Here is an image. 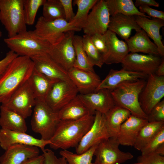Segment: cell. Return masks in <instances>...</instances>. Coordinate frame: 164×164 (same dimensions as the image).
Returning a JSON list of instances; mask_svg holds the SVG:
<instances>
[{"label":"cell","mask_w":164,"mask_h":164,"mask_svg":"<svg viewBox=\"0 0 164 164\" xmlns=\"http://www.w3.org/2000/svg\"><path fill=\"white\" fill-rule=\"evenodd\" d=\"M36 102L35 97L28 80L14 93L6 103L2 105L26 119L31 115Z\"/></svg>","instance_id":"8fae6325"},{"label":"cell","mask_w":164,"mask_h":164,"mask_svg":"<svg viewBox=\"0 0 164 164\" xmlns=\"http://www.w3.org/2000/svg\"><path fill=\"white\" fill-rule=\"evenodd\" d=\"M119 145L116 137H110L100 142L94 152V164H121L132 159L133 155L129 152L121 151Z\"/></svg>","instance_id":"ba28073f"},{"label":"cell","mask_w":164,"mask_h":164,"mask_svg":"<svg viewBox=\"0 0 164 164\" xmlns=\"http://www.w3.org/2000/svg\"><path fill=\"white\" fill-rule=\"evenodd\" d=\"M34 69L28 57L18 56L0 77V103H6L12 95L29 79Z\"/></svg>","instance_id":"7a4b0ae2"},{"label":"cell","mask_w":164,"mask_h":164,"mask_svg":"<svg viewBox=\"0 0 164 164\" xmlns=\"http://www.w3.org/2000/svg\"><path fill=\"white\" fill-rule=\"evenodd\" d=\"M43 6L42 16L45 19L52 20L65 19L63 8L59 0H46Z\"/></svg>","instance_id":"d590c367"},{"label":"cell","mask_w":164,"mask_h":164,"mask_svg":"<svg viewBox=\"0 0 164 164\" xmlns=\"http://www.w3.org/2000/svg\"><path fill=\"white\" fill-rule=\"evenodd\" d=\"M111 15L105 0H98L89 13L82 29L85 34H104L108 29Z\"/></svg>","instance_id":"4fadbf2b"},{"label":"cell","mask_w":164,"mask_h":164,"mask_svg":"<svg viewBox=\"0 0 164 164\" xmlns=\"http://www.w3.org/2000/svg\"><path fill=\"white\" fill-rule=\"evenodd\" d=\"M164 144V128L160 130L140 151L142 155L155 152V151Z\"/></svg>","instance_id":"f35d334b"},{"label":"cell","mask_w":164,"mask_h":164,"mask_svg":"<svg viewBox=\"0 0 164 164\" xmlns=\"http://www.w3.org/2000/svg\"><path fill=\"white\" fill-rule=\"evenodd\" d=\"M110 137L105 114L95 111L92 125L76 147V153H82Z\"/></svg>","instance_id":"30bf717a"},{"label":"cell","mask_w":164,"mask_h":164,"mask_svg":"<svg viewBox=\"0 0 164 164\" xmlns=\"http://www.w3.org/2000/svg\"><path fill=\"white\" fill-rule=\"evenodd\" d=\"M139 11L152 18L159 19L164 20V12L151 8L150 6H142L138 7Z\"/></svg>","instance_id":"f6af8a7d"},{"label":"cell","mask_w":164,"mask_h":164,"mask_svg":"<svg viewBox=\"0 0 164 164\" xmlns=\"http://www.w3.org/2000/svg\"><path fill=\"white\" fill-rule=\"evenodd\" d=\"M46 0H23V14L26 25H32L35 21L37 12Z\"/></svg>","instance_id":"74e56055"},{"label":"cell","mask_w":164,"mask_h":164,"mask_svg":"<svg viewBox=\"0 0 164 164\" xmlns=\"http://www.w3.org/2000/svg\"><path fill=\"white\" fill-rule=\"evenodd\" d=\"M160 155L164 156V144L162 145L155 151V152Z\"/></svg>","instance_id":"f907efd6"},{"label":"cell","mask_w":164,"mask_h":164,"mask_svg":"<svg viewBox=\"0 0 164 164\" xmlns=\"http://www.w3.org/2000/svg\"><path fill=\"white\" fill-rule=\"evenodd\" d=\"M149 122L164 121V100L156 104L147 115Z\"/></svg>","instance_id":"ab89813d"},{"label":"cell","mask_w":164,"mask_h":164,"mask_svg":"<svg viewBox=\"0 0 164 164\" xmlns=\"http://www.w3.org/2000/svg\"><path fill=\"white\" fill-rule=\"evenodd\" d=\"M91 38L94 46L103 56L108 50L105 34H95L91 36Z\"/></svg>","instance_id":"b9f144b4"},{"label":"cell","mask_w":164,"mask_h":164,"mask_svg":"<svg viewBox=\"0 0 164 164\" xmlns=\"http://www.w3.org/2000/svg\"><path fill=\"white\" fill-rule=\"evenodd\" d=\"M19 56L11 50L8 52L4 58L0 60V77L12 62Z\"/></svg>","instance_id":"bcb514c9"},{"label":"cell","mask_w":164,"mask_h":164,"mask_svg":"<svg viewBox=\"0 0 164 164\" xmlns=\"http://www.w3.org/2000/svg\"><path fill=\"white\" fill-rule=\"evenodd\" d=\"M44 157V164H67L65 159L63 157H57L51 149H44L42 150Z\"/></svg>","instance_id":"7bdbcfd3"},{"label":"cell","mask_w":164,"mask_h":164,"mask_svg":"<svg viewBox=\"0 0 164 164\" xmlns=\"http://www.w3.org/2000/svg\"><path fill=\"white\" fill-rule=\"evenodd\" d=\"M34 68L49 79L55 81H72L67 72L55 62L48 53L34 56L30 58Z\"/></svg>","instance_id":"e0dca14e"},{"label":"cell","mask_w":164,"mask_h":164,"mask_svg":"<svg viewBox=\"0 0 164 164\" xmlns=\"http://www.w3.org/2000/svg\"><path fill=\"white\" fill-rule=\"evenodd\" d=\"M141 164H164V157L155 152L142 155L138 158Z\"/></svg>","instance_id":"60d3db41"},{"label":"cell","mask_w":164,"mask_h":164,"mask_svg":"<svg viewBox=\"0 0 164 164\" xmlns=\"http://www.w3.org/2000/svg\"><path fill=\"white\" fill-rule=\"evenodd\" d=\"M141 164V163H138V162L137 163H134V164Z\"/></svg>","instance_id":"f5cc1de1"},{"label":"cell","mask_w":164,"mask_h":164,"mask_svg":"<svg viewBox=\"0 0 164 164\" xmlns=\"http://www.w3.org/2000/svg\"><path fill=\"white\" fill-rule=\"evenodd\" d=\"M44 157L43 155L29 159L21 164H44Z\"/></svg>","instance_id":"c3c4849f"},{"label":"cell","mask_w":164,"mask_h":164,"mask_svg":"<svg viewBox=\"0 0 164 164\" xmlns=\"http://www.w3.org/2000/svg\"><path fill=\"white\" fill-rule=\"evenodd\" d=\"M163 128L164 121L148 122L141 129L133 146L140 151Z\"/></svg>","instance_id":"1f68e13d"},{"label":"cell","mask_w":164,"mask_h":164,"mask_svg":"<svg viewBox=\"0 0 164 164\" xmlns=\"http://www.w3.org/2000/svg\"><path fill=\"white\" fill-rule=\"evenodd\" d=\"M98 0H74L73 4L77 6V9L73 20L70 23L81 31L85 24L90 10Z\"/></svg>","instance_id":"d6a6232c"},{"label":"cell","mask_w":164,"mask_h":164,"mask_svg":"<svg viewBox=\"0 0 164 164\" xmlns=\"http://www.w3.org/2000/svg\"><path fill=\"white\" fill-rule=\"evenodd\" d=\"M77 96L94 112L97 111L105 114L116 105L109 89H101L87 94H79Z\"/></svg>","instance_id":"ac0fdd59"},{"label":"cell","mask_w":164,"mask_h":164,"mask_svg":"<svg viewBox=\"0 0 164 164\" xmlns=\"http://www.w3.org/2000/svg\"><path fill=\"white\" fill-rule=\"evenodd\" d=\"M149 54L130 53L121 63L125 70L143 73L148 76L155 73L162 57Z\"/></svg>","instance_id":"9a60e30c"},{"label":"cell","mask_w":164,"mask_h":164,"mask_svg":"<svg viewBox=\"0 0 164 164\" xmlns=\"http://www.w3.org/2000/svg\"><path fill=\"white\" fill-rule=\"evenodd\" d=\"M72 81H59L52 86L45 101L54 111L58 112L78 94Z\"/></svg>","instance_id":"5bb4252c"},{"label":"cell","mask_w":164,"mask_h":164,"mask_svg":"<svg viewBox=\"0 0 164 164\" xmlns=\"http://www.w3.org/2000/svg\"><path fill=\"white\" fill-rule=\"evenodd\" d=\"M36 100L45 101L55 81L36 70L34 68L29 80Z\"/></svg>","instance_id":"f546056e"},{"label":"cell","mask_w":164,"mask_h":164,"mask_svg":"<svg viewBox=\"0 0 164 164\" xmlns=\"http://www.w3.org/2000/svg\"><path fill=\"white\" fill-rule=\"evenodd\" d=\"M97 145L80 154L74 153L67 150H61L60 154L65 159L67 164H94L92 161Z\"/></svg>","instance_id":"e575fe53"},{"label":"cell","mask_w":164,"mask_h":164,"mask_svg":"<svg viewBox=\"0 0 164 164\" xmlns=\"http://www.w3.org/2000/svg\"><path fill=\"white\" fill-rule=\"evenodd\" d=\"M146 83L145 79L126 82L111 90L116 105L128 110L131 114L147 120L139 101V95Z\"/></svg>","instance_id":"3957f363"},{"label":"cell","mask_w":164,"mask_h":164,"mask_svg":"<svg viewBox=\"0 0 164 164\" xmlns=\"http://www.w3.org/2000/svg\"><path fill=\"white\" fill-rule=\"evenodd\" d=\"M8 47L20 56L31 58L48 53L51 46L39 38L33 31L27 30L4 39Z\"/></svg>","instance_id":"277c9868"},{"label":"cell","mask_w":164,"mask_h":164,"mask_svg":"<svg viewBox=\"0 0 164 164\" xmlns=\"http://www.w3.org/2000/svg\"><path fill=\"white\" fill-rule=\"evenodd\" d=\"M60 121L57 112L45 101L36 100L31 125L32 131L40 135L41 138L50 140Z\"/></svg>","instance_id":"5b68a950"},{"label":"cell","mask_w":164,"mask_h":164,"mask_svg":"<svg viewBox=\"0 0 164 164\" xmlns=\"http://www.w3.org/2000/svg\"><path fill=\"white\" fill-rule=\"evenodd\" d=\"M105 114L111 137H116L122 124L131 114L127 109L115 105Z\"/></svg>","instance_id":"f1b7e54d"},{"label":"cell","mask_w":164,"mask_h":164,"mask_svg":"<svg viewBox=\"0 0 164 164\" xmlns=\"http://www.w3.org/2000/svg\"><path fill=\"white\" fill-rule=\"evenodd\" d=\"M0 126L2 128L26 132L27 128L21 115L2 105L0 107Z\"/></svg>","instance_id":"83f0119b"},{"label":"cell","mask_w":164,"mask_h":164,"mask_svg":"<svg viewBox=\"0 0 164 164\" xmlns=\"http://www.w3.org/2000/svg\"><path fill=\"white\" fill-rule=\"evenodd\" d=\"M83 48L91 64L101 68L104 64L103 56L92 43L91 36L84 34L83 37Z\"/></svg>","instance_id":"8d00e7d4"},{"label":"cell","mask_w":164,"mask_h":164,"mask_svg":"<svg viewBox=\"0 0 164 164\" xmlns=\"http://www.w3.org/2000/svg\"><path fill=\"white\" fill-rule=\"evenodd\" d=\"M94 115L76 120L60 121L50 140V147L54 150L76 148L92 125Z\"/></svg>","instance_id":"6da1fadb"},{"label":"cell","mask_w":164,"mask_h":164,"mask_svg":"<svg viewBox=\"0 0 164 164\" xmlns=\"http://www.w3.org/2000/svg\"><path fill=\"white\" fill-rule=\"evenodd\" d=\"M80 31L65 19L48 20L42 16L38 19L33 30L41 39L51 45L57 43L68 31Z\"/></svg>","instance_id":"52a82bcc"},{"label":"cell","mask_w":164,"mask_h":164,"mask_svg":"<svg viewBox=\"0 0 164 164\" xmlns=\"http://www.w3.org/2000/svg\"><path fill=\"white\" fill-rule=\"evenodd\" d=\"M67 73L70 79L80 94L95 91L101 81L95 72L84 70L73 67Z\"/></svg>","instance_id":"d6986e66"},{"label":"cell","mask_w":164,"mask_h":164,"mask_svg":"<svg viewBox=\"0 0 164 164\" xmlns=\"http://www.w3.org/2000/svg\"><path fill=\"white\" fill-rule=\"evenodd\" d=\"M73 43L76 55L73 67L84 70L95 72L94 66L89 60L83 48L82 37L74 34Z\"/></svg>","instance_id":"836d02e7"},{"label":"cell","mask_w":164,"mask_h":164,"mask_svg":"<svg viewBox=\"0 0 164 164\" xmlns=\"http://www.w3.org/2000/svg\"><path fill=\"white\" fill-rule=\"evenodd\" d=\"M0 21L8 37L27 30L23 14V0H0Z\"/></svg>","instance_id":"8992f818"},{"label":"cell","mask_w":164,"mask_h":164,"mask_svg":"<svg viewBox=\"0 0 164 164\" xmlns=\"http://www.w3.org/2000/svg\"><path fill=\"white\" fill-rule=\"evenodd\" d=\"M125 42L130 53L141 52L160 56L156 45L142 29L136 32Z\"/></svg>","instance_id":"484cf974"},{"label":"cell","mask_w":164,"mask_h":164,"mask_svg":"<svg viewBox=\"0 0 164 164\" xmlns=\"http://www.w3.org/2000/svg\"><path fill=\"white\" fill-rule=\"evenodd\" d=\"M75 31L66 32L56 44L52 45L48 53L51 57L67 72L73 67L76 58L73 38Z\"/></svg>","instance_id":"7c38bea8"},{"label":"cell","mask_w":164,"mask_h":164,"mask_svg":"<svg viewBox=\"0 0 164 164\" xmlns=\"http://www.w3.org/2000/svg\"><path fill=\"white\" fill-rule=\"evenodd\" d=\"M2 36V32L0 30V40Z\"/></svg>","instance_id":"816d5d0a"},{"label":"cell","mask_w":164,"mask_h":164,"mask_svg":"<svg viewBox=\"0 0 164 164\" xmlns=\"http://www.w3.org/2000/svg\"><path fill=\"white\" fill-rule=\"evenodd\" d=\"M39 148L26 145L12 146L0 157V164H21L26 160L39 155Z\"/></svg>","instance_id":"cb8c5ba5"},{"label":"cell","mask_w":164,"mask_h":164,"mask_svg":"<svg viewBox=\"0 0 164 164\" xmlns=\"http://www.w3.org/2000/svg\"><path fill=\"white\" fill-rule=\"evenodd\" d=\"M134 4L137 8L142 6L158 7L159 6V4L154 0H136Z\"/></svg>","instance_id":"7dc6e473"},{"label":"cell","mask_w":164,"mask_h":164,"mask_svg":"<svg viewBox=\"0 0 164 164\" xmlns=\"http://www.w3.org/2000/svg\"><path fill=\"white\" fill-rule=\"evenodd\" d=\"M148 77L143 73L123 68L119 70L111 69L104 79L101 80L95 91L103 89L111 90L122 83L145 79Z\"/></svg>","instance_id":"7402d4cb"},{"label":"cell","mask_w":164,"mask_h":164,"mask_svg":"<svg viewBox=\"0 0 164 164\" xmlns=\"http://www.w3.org/2000/svg\"><path fill=\"white\" fill-rule=\"evenodd\" d=\"M135 20V16L117 14L111 16L108 30L125 41L130 37L132 30L141 29Z\"/></svg>","instance_id":"603a6c76"},{"label":"cell","mask_w":164,"mask_h":164,"mask_svg":"<svg viewBox=\"0 0 164 164\" xmlns=\"http://www.w3.org/2000/svg\"><path fill=\"white\" fill-rule=\"evenodd\" d=\"M50 143V140L36 138L26 132L0 129V146L5 150L16 145L36 146L42 150Z\"/></svg>","instance_id":"2e32d148"},{"label":"cell","mask_w":164,"mask_h":164,"mask_svg":"<svg viewBox=\"0 0 164 164\" xmlns=\"http://www.w3.org/2000/svg\"><path fill=\"white\" fill-rule=\"evenodd\" d=\"M63 8L65 19L70 23L73 20L75 14L73 11L72 0H59Z\"/></svg>","instance_id":"ee69618b"},{"label":"cell","mask_w":164,"mask_h":164,"mask_svg":"<svg viewBox=\"0 0 164 164\" xmlns=\"http://www.w3.org/2000/svg\"><path fill=\"white\" fill-rule=\"evenodd\" d=\"M148 122L146 119L131 114L122 124L117 135L120 144L133 146L140 131Z\"/></svg>","instance_id":"44dd1931"},{"label":"cell","mask_w":164,"mask_h":164,"mask_svg":"<svg viewBox=\"0 0 164 164\" xmlns=\"http://www.w3.org/2000/svg\"></svg>","instance_id":"db71d44e"},{"label":"cell","mask_w":164,"mask_h":164,"mask_svg":"<svg viewBox=\"0 0 164 164\" xmlns=\"http://www.w3.org/2000/svg\"><path fill=\"white\" fill-rule=\"evenodd\" d=\"M135 17L138 26L153 41L158 48L160 56L163 57L164 46L162 40L160 30L164 26V20L154 18L149 19L139 15H135Z\"/></svg>","instance_id":"d4e9b609"},{"label":"cell","mask_w":164,"mask_h":164,"mask_svg":"<svg viewBox=\"0 0 164 164\" xmlns=\"http://www.w3.org/2000/svg\"><path fill=\"white\" fill-rule=\"evenodd\" d=\"M146 83L139 97L141 107L147 115L164 96V76L155 73L148 77Z\"/></svg>","instance_id":"9c48e42d"},{"label":"cell","mask_w":164,"mask_h":164,"mask_svg":"<svg viewBox=\"0 0 164 164\" xmlns=\"http://www.w3.org/2000/svg\"><path fill=\"white\" fill-rule=\"evenodd\" d=\"M105 35L108 50L103 56L104 63H121L129 52L127 43L119 39L114 33L108 30Z\"/></svg>","instance_id":"ffe728a7"},{"label":"cell","mask_w":164,"mask_h":164,"mask_svg":"<svg viewBox=\"0 0 164 164\" xmlns=\"http://www.w3.org/2000/svg\"><path fill=\"white\" fill-rule=\"evenodd\" d=\"M155 74L159 77L164 76V59L162 58V61L158 66Z\"/></svg>","instance_id":"681fc988"},{"label":"cell","mask_w":164,"mask_h":164,"mask_svg":"<svg viewBox=\"0 0 164 164\" xmlns=\"http://www.w3.org/2000/svg\"><path fill=\"white\" fill-rule=\"evenodd\" d=\"M60 121H73L90 115H94L77 95L58 112Z\"/></svg>","instance_id":"4316f807"},{"label":"cell","mask_w":164,"mask_h":164,"mask_svg":"<svg viewBox=\"0 0 164 164\" xmlns=\"http://www.w3.org/2000/svg\"><path fill=\"white\" fill-rule=\"evenodd\" d=\"M111 16L117 14L127 15H139L151 19L140 12L132 0H106Z\"/></svg>","instance_id":"4dcf8cb0"}]
</instances>
